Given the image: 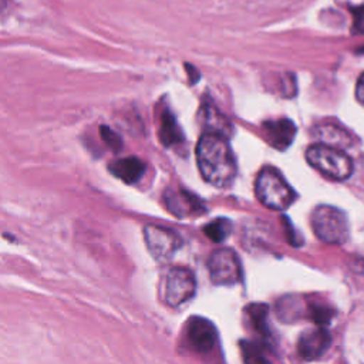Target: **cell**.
<instances>
[{
	"mask_svg": "<svg viewBox=\"0 0 364 364\" xmlns=\"http://www.w3.org/2000/svg\"><path fill=\"white\" fill-rule=\"evenodd\" d=\"M196 162L202 178L215 188L225 189L236 176V162L228 139L222 135L203 132L196 144Z\"/></svg>",
	"mask_w": 364,
	"mask_h": 364,
	"instance_id": "obj_1",
	"label": "cell"
},
{
	"mask_svg": "<svg viewBox=\"0 0 364 364\" xmlns=\"http://www.w3.org/2000/svg\"><path fill=\"white\" fill-rule=\"evenodd\" d=\"M255 192L260 203L273 210H284L296 199L291 186L286 182L282 173L272 166L260 169L256 176Z\"/></svg>",
	"mask_w": 364,
	"mask_h": 364,
	"instance_id": "obj_2",
	"label": "cell"
},
{
	"mask_svg": "<svg viewBox=\"0 0 364 364\" xmlns=\"http://www.w3.org/2000/svg\"><path fill=\"white\" fill-rule=\"evenodd\" d=\"M306 159L316 171L334 181L348 179L354 169L351 158L344 154L343 149L323 144L309 146L306 151Z\"/></svg>",
	"mask_w": 364,
	"mask_h": 364,
	"instance_id": "obj_3",
	"label": "cell"
},
{
	"mask_svg": "<svg viewBox=\"0 0 364 364\" xmlns=\"http://www.w3.org/2000/svg\"><path fill=\"white\" fill-rule=\"evenodd\" d=\"M311 228L320 240L330 245H343L348 239L346 213L330 205H318L313 210Z\"/></svg>",
	"mask_w": 364,
	"mask_h": 364,
	"instance_id": "obj_4",
	"label": "cell"
},
{
	"mask_svg": "<svg viewBox=\"0 0 364 364\" xmlns=\"http://www.w3.org/2000/svg\"><path fill=\"white\" fill-rule=\"evenodd\" d=\"M209 277L216 286H232L242 279V266L237 255L230 249L215 250L208 262Z\"/></svg>",
	"mask_w": 364,
	"mask_h": 364,
	"instance_id": "obj_5",
	"label": "cell"
},
{
	"mask_svg": "<svg viewBox=\"0 0 364 364\" xmlns=\"http://www.w3.org/2000/svg\"><path fill=\"white\" fill-rule=\"evenodd\" d=\"M196 290V280L193 273L182 266L169 269L165 277L164 299L166 304L172 307H179L192 299Z\"/></svg>",
	"mask_w": 364,
	"mask_h": 364,
	"instance_id": "obj_6",
	"label": "cell"
},
{
	"mask_svg": "<svg viewBox=\"0 0 364 364\" xmlns=\"http://www.w3.org/2000/svg\"><path fill=\"white\" fill-rule=\"evenodd\" d=\"M144 237L149 253L158 262L169 260L182 243L173 230L156 225H146L144 228Z\"/></svg>",
	"mask_w": 364,
	"mask_h": 364,
	"instance_id": "obj_7",
	"label": "cell"
},
{
	"mask_svg": "<svg viewBox=\"0 0 364 364\" xmlns=\"http://www.w3.org/2000/svg\"><path fill=\"white\" fill-rule=\"evenodd\" d=\"M186 336L189 344L198 353H210L218 343V331L215 326L203 317H192L188 321Z\"/></svg>",
	"mask_w": 364,
	"mask_h": 364,
	"instance_id": "obj_8",
	"label": "cell"
},
{
	"mask_svg": "<svg viewBox=\"0 0 364 364\" xmlns=\"http://www.w3.org/2000/svg\"><path fill=\"white\" fill-rule=\"evenodd\" d=\"M331 336L324 327L309 328L299 337L297 351L304 360L320 358L330 347Z\"/></svg>",
	"mask_w": 364,
	"mask_h": 364,
	"instance_id": "obj_9",
	"label": "cell"
},
{
	"mask_svg": "<svg viewBox=\"0 0 364 364\" xmlns=\"http://www.w3.org/2000/svg\"><path fill=\"white\" fill-rule=\"evenodd\" d=\"M263 135L266 141L276 149L284 151L287 146L291 145L294 135H296V127L290 119H274V121H266L262 125Z\"/></svg>",
	"mask_w": 364,
	"mask_h": 364,
	"instance_id": "obj_10",
	"label": "cell"
},
{
	"mask_svg": "<svg viewBox=\"0 0 364 364\" xmlns=\"http://www.w3.org/2000/svg\"><path fill=\"white\" fill-rule=\"evenodd\" d=\"M313 135L320 144L333 146L337 149L350 146L353 144L351 134L336 124H320L314 127Z\"/></svg>",
	"mask_w": 364,
	"mask_h": 364,
	"instance_id": "obj_11",
	"label": "cell"
},
{
	"mask_svg": "<svg viewBox=\"0 0 364 364\" xmlns=\"http://www.w3.org/2000/svg\"><path fill=\"white\" fill-rule=\"evenodd\" d=\"M165 203L169 212L178 218L198 215L205 210L200 206V202L196 198H191V195L186 192H168L165 195Z\"/></svg>",
	"mask_w": 364,
	"mask_h": 364,
	"instance_id": "obj_12",
	"label": "cell"
},
{
	"mask_svg": "<svg viewBox=\"0 0 364 364\" xmlns=\"http://www.w3.org/2000/svg\"><path fill=\"white\" fill-rule=\"evenodd\" d=\"M109 172L121 179L125 183H135L141 179V176L145 172V164L135 158V156H127L117 159L109 164Z\"/></svg>",
	"mask_w": 364,
	"mask_h": 364,
	"instance_id": "obj_13",
	"label": "cell"
},
{
	"mask_svg": "<svg viewBox=\"0 0 364 364\" xmlns=\"http://www.w3.org/2000/svg\"><path fill=\"white\" fill-rule=\"evenodd\" d=\"M240 351L245 364H272L269 360V348L260 341L242 340Z\"/></svg>",
	"mask_w": 364,
	"mask_h": 364,
	"instance_id": "obj_14",
	"label": "cell"
},
{
	"mask_svg": "<svg viewBox=\"0 0 364 364\" xmlns=\"http://www.w3.org/2000/svg\"><path fill=\"white\" fill-rule=\"evenodd\" d=\"M203 124L206 127V132L222 135L226 139L230 135L232 128H230L229 121L210 105L203 107Z\"/></svg>",
	"mask_w": 364,
	"mask_h": 364,
	"instance_id": "obj_15",
	"label": "cell"
},
{
	"mask_svg": "<svg viewBox=\"0 0 364 364\" xmlns=\"http://www.w3.org/2000/svg\"><path fill=\"white\" fill-rule=\"evenodd\" d=\"M159 136L164 145L169 146L178 141L182 139V134L176 125V121L173 115L169 111H165L161 118V128H159Z\"/></svg>",
	"mask_w": 364,
	"mask_h": 364,
	"instance_id": "obj_16",
	"label": "cell"
},
{
	"mask_svg": "<svg viewBox=\"0 0 364 364\" xmlns=\"http://www.w3.org/2000/svg\"><path fill=\"white\" fill-rule=\"evenodd\" d=\"M232 232V222L226 218H218L203 226V233L215 243L223 242Z\"/></svg>",
	"mask_w": 364,
	"mask_h": 364,
	"instance_id": "obj_17",
	"label": "cell"
},
{
	"mask_svg": "<svg viewBox=\"0 0 364 364\" xmlns=\"http://www.w3.org/2000/svg\"><path fill=\"white\" fill-rule=\"evenodd\" d=\"M250 321L253 323V327L263 336L269 334V328H267V306L263 303H255L247 306L246 309Z\"/></svg>",
	"mask_w": 364,
	"mask_h": 364,
	"instance_id": "obj_18",
	"label": "cell"
},
{
	"mask_svg": "<svg viewBox=\"0 0 364 364\" xmlns=\"http://www.w3.org/2000/svg\"><path fill=\"white\" fill-rule=\"evenodd\" d=\"M100 135H101V138H102V141L105 142V145L109 148V149H112V151H121V148H122V139H121V136L115 132V131H112L109 127H100Z\"/></svg>",
	"mask_w": 364,
	"mask_h": 364,
	"instance_id": "obj_19",
	"label": "cell"
},
{
	"mask_svg": "<svg viewBox=\"0 0 364 364\" xmlns=\"http://www.w3.org/2000/svg\"><path fill=\"white\" fill-rule=\"evenodd\" d=\"M311 320H314L318 326H323L326 323L330 321V317H331V313L326 309V307H313L311 309Z\"/></svg>",
	"mask_w": 364,
	"mask_h": 364,
	"instance_id": "obj_20",
	"label": "cell"
},
{
	"mask_svg": "<svg viewBox=\"0 0 364 364\" xmlns=\"http://www.w3.org/2000/svg\"><path fill=\"white\" fill-rule=\"evenodd\" d=\"M354 30L358 33H364V6L358 7L354 11Z\"/></svg>",
	"mask_w": 364,
	"mask_h": 364,
	"instance_id": "obj_21",
	"label": "cell"
},
{
	"mask_svg": "<svg viewBox=\"0 0 364 364\" xmlns=\"http://www.w3.org/2000/svg\"><path fill=\"white\" fill-rule=\"evenodd\" d=\"M355 98L360 104L364 105V73L361 74V77L358 78L357 81V85H355Z\"/></svg>",
	"mask_w": 364,
	"mask_h": 364,
	"instance_id": "obj_22",
	"label": "cell"
},
{
	"mask_svg": "<svg viewBox=\"0 0 364 364\" xmlns=\"http://www.w3.org/2000/svg\"><path fill=\"white\" fill-rule=\"evenodd\" d=\"M9 4H10V0H0V14L9 7Z\"/></svg>",
	"mask_w": 364,
	"mask_h": 364,
	"instance_id": "obj_23",
	"label": "cell"
}]
</instances>
